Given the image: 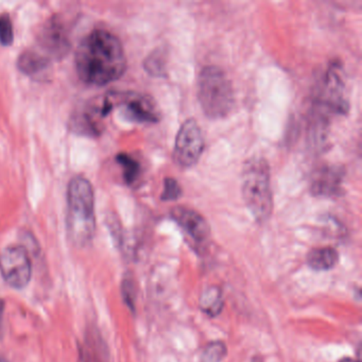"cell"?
<instances>
[{"label": "cell", "instance_id": "cell-5", "mask_svg": "<svg viewBox=\"0 0 362 362\" xmlns=\"http://www.w3.org/2000/svg\"><path fill=\"white\" fill-rule=\"evenodd\" d=\"M202 130L194 119L183 123L175 137L173 160L179 166L189 168L200 160L204 150Z\"/></svg>", "mask_w": 362, "mask_h": 362}, {"label": "cell", "instance_id": "cell-22", "mask_svg": "<svg viewBox=\"0 0 362 362\" xmlns=\"http://www.w3.org/2000/svg\"><path fill=\"white\" fill-rule=\"evenodd\" d=\"M4 313H5V302L0 299V335L3 334Z\"/></svg>", "mask_w": 362, "mask_h": 362}, {"label": "cell", "instance_id": "cell-8", "mask_svg": "<svg viewBox=\"0 0 362 362\" xmlns=\"http://www.w3.org/2000/svg\"><path fill=\"white\" fill-rule=\"evenodd\" d=\"M170 216L192 242L198 244L208 242L211 227L206 219L198 211L188 207L177 206L171 209Z\"/></svg>", "mask_w": 362, "mask_h": 362}, {"label": "cell", "instance_id": "cell-17", "mask_svg": "<svg viewBox=\"0 0 362 362\" xmlns=\"http://www.w3.org/2000/svg\"><path fill=\"white\" fill-rule=\"evenodd\" d=\"M227 345L221 341L211 342L201 354L200 362H221L227 356Z\"/></svg>", "mask_w": 362, "mask_h": 362}, {"label": "cell", "instance_id": "cell-4", "mask_svg": "<svg viewBox=\"0 0 362 362\" xmlns=\"http://www.w3.org/2000/svg\"><path fill=\"white\" fill-rule=\"evenodd\" d=\"M198 98L211 119L225 118L233 110L234 89L225 70L216 65L203 67L198 78Z\"/></svg>", "mask_w": 362, "mask_h": 362}, {"label": "cell", "instance_id": "cell-21", "mask_svg": "<svg viewBox=\"0 0 362 362\" xmlns=\"http://www.w3.org/2000/svg\"><path fill=\"white\" fill-rule=\"evenodd\" d=\"M79 362H101V359L96 347L85 341L79 349Z\"/></svg>", "mask_w": 362, "mask_h": 362}, {"label": "cell", "instance_id": "cell-15", "mask_svg": "<svg viewBox=\"0 0 362 362\" xmlns=\"http://www.w3.org/2000/svg\"><path fill=\"white\" fill-rule=\"evenodd\" d=\"M144 67L148 74L154 77L166 76L167 61L164 50H154L147 58H144Z\"/></svg>", "mask_w": 362, "mask_h": 362}, {"label": "cell", "instance_id": "cell-16", "mask_svg": "<svg viewBox=\"0 0 362 362\" xmlns=\"http://www.w3.org/2000/svg\"><path fill=\"white\" fill-rule=\"evenodd\" d=\"M116 158L118 164L123 167V179L125 183L127 185L135 183L140 175L139 163L127 154H119Z\"/></svg>", "mask_w": 362, "mask_h": 362}, {"label": "cell", "instance_id": "cell-13", "mask_svg": "<svg viewBox=\"0 0 362 362\" xmlns=\"http://www.w3.org/2000/svg\"><path fill=\"white\" fill-rule=\"evenodd\" d=\"M339 254L334 248L313 249L307 255V263L316 271H327L338 263Z\"/></svg>", "mask_w": 362, "mask_h": 362}, {"label": "cell", "instance_id": "cell-10", "mask_svg": "<svg viewBox=\"0 0 362 362\" xmlns=\"http://www.w3.org/2000/svg\"><path fill=\"white\" fill-rule=\"evenodd\" d=\"M39 42L43 49L56 58L64 56L69 48L66 29L56 18H52L43 27L39 35Z\"/></svg>", "mask_w": 362, "mask_h": 362}, {"label": "cell", "instance_id": "cell-11", "mask_svg": "<svg viewBox=\"0 0 362 362\" xmlns=\"http://www.w3.org/2000/svg\"><path fill=\"white\" fill-rule=\"evenodd\" d=\"M344 85L337 65L330 67L324 82L323 101L336 112L344 113L347 102L344 98Z\"/></svg>", "mask_w": 362, "mask_h": 362}, {"label": "cell", "instance_id": "cell-23", "mask_svg": "<svg viewBox=\"0 0 362 362\" xmlns=\"http://www.w3.org/2000/svg\"><path fill=\"white\" fill-rule=\"evenodd\" d=\"M251 362H263V359L261 356H255V357H253V359L251 360Z\"/></svg>", "mask_w": 362, "mask_h": 362}, {"label": "cell", "instance_id": "cell-7", "mask_svg": "<svg viewBox=\"0 0 362 362\" xmlns=\"http://www.w3.org/2000/svg\"><path fill=\"white\" fill-rule=\"evenodd\" d=\"M115 104L123 108V115L136 123H156L160 120L158 108L149 96L137 93H114Z\"/></svg>", "mask_w": 362, "mask_h": 362}, {"label": "cell", "instance_id": "cell-18", "mask_svg": "<svg viewBox=\"0 0 362 362\" xmlns=\"http://www.w3.org/2000/svg\"><path fill=\"white\" fill-rule=\"evenodd\" d=\"M14 32L11 18L8 14L0 15V43L3 45H11L13 43Z\"/></svg>", "mask_w": 362, "mask_h": 362}, {"label": "cell", "instance_id": "cell-12", "mask_svg": "<svg viewBox=\"0 0 362 362\" xmlns=\"http://www.w3.org/2000/svg\"><path fill=\"white\" fill-rule=\"evenodd\" d=\"M49 65V60L35 50H25L18 58V68L28 76L43 74Z\"/></svg>", "mask_w": 362, "mask_h": 362}, {"label": "cell", "instance_id": "cell-25", "mask_svg": "<svg viewBox=\"0 0 362 362\" xmlns=\"http://www.w3.org/2000/svg\"><path fill=\"white\" fill-rule=\"evenodd\" d=\"M0 362H8V360H6L5 358H0Z\"/></svg>", "mask_w": 362, "mask_h": 362}, {"label": "cell", "instance_id": "cell-3", "mask_svg": "<svg viewBox=\"0 0 362 362\" xmlns=\"http://www.w3.org/2000/svg\"><path fill=\"white\" fill-rule=\"evenodd\" d=\"M242 198L255 220L265 223L273 211L270 167L263 158H251L242 171Z\"/></svg>", "mask_w": 362, "mask_h": 362}, {"label": "cell", "instance_id": "cell-9", "mask_svg": "<svg viewBox=\"0 0 362 362\" xmlns=\"http://www.w3.org/2000/svg\"><path fill=\"white\" fill-rule=\"evenodd\" d=\"M344 171L338 166H324L318 169L311 180V192L321 198L337 196L342 192Z\"/></svg>", "mask_w": 362, "mask_h": 362}, {"label": "cell", "instance_id": "cell-2", "mask_svg": "<svg viewBox=\"0 0 362 362\" xmlns=\"http://www.w3.org/2000/svg\"><path fill=\"white\" fill-rule=\"evenodd\" d=\"M95 196L89 180L77 175L67 188V232L77 246L91 244L95 235Z\"/></svg>", "mask_w": 362, "mask_h": 362}, {"label": "cell", "instance_id": "cell-14", "mask_svg": "<svg viewBox=\"0 0 362 362\" xmlns=\"http://www.w3.org/2000/svg\"><path fill=\"white\" fill-rule=\"evenodd\" d=\"M223 306H225V302H223V292L218 287H209L201 294V311L211 317H217L223 311Z\"/></svg>", "mask_w": 362, "mask_h": 362}, {"label": "cell", "instance_id": "cell-1", "mask_svg": "<svg viewBox=\"0 0 362 362\" xmlns=\"http://www.w3.org/2000/svg\"><path fill=\"white\" fill-rule=\"evenodd\" d=\"M75 63L81 80L98 87L120 78L127 69V56L120 39L101 28L94 29L81 39Z\"/></svg>", "mask_w": 362, "mask_h": 362}, {"label": "cell", "instance_id": "cell-24", "mask_svg": "<svg viewBox=\"0 0 362 362\" xmlns=\"http://www.w3.org/2000/svg\"><path fill=\"white\" fill-rule=\"evenodd\" d=\"M339 362H358V361H356V360L353 359V358L347 357V358H343V359H341L340 361H339Z\"/></svg>", "mask_w": 362, "mask_h": 362}, {"label": "cell", "instance_id": "cell-19", "mask_svg": "<svg viewBox=\"0 0 362 362\" xmlns=\"http://www.w3.org/2000/svg\"><path fill=\"white\" fill-rule=\"evenodd\" d=\"M182 190L181 185L177 180L173 177H166L164 181V189L162 192L163 201H175L181 198Z\"/></svg>", "mask_w": 362, "mask_h": 362}, {"label": "cell", "instance_id": "cell-20", "mask_svg": "<svg viewBox=\"0 0 362 362\" xmlns=\"http://www.w3.org/2000/svg\"><path fill=\"white\" fill-rule=\"evenodd\" d=\"M121 292H123V298L127 307L134 311L135 309V287H134L133 280L131 277H125L121 286Z\"/></svg>", "mask_w": 362, "mask_h": 362}, {"label": "cell", "instance_id": "cell-6", "mask_svg": "<svg viewBox=\"0 0 362 362\" xmlns=\"http://www.w3.org/2000/svg\"><path fill=\"white\" fill-rule=\"evenodd\" d=\"M0 273L9 286L22 289L32 277V263L26 248L10 246L0 253Z\"/></svg>", "mask_w": 362, "mask_h": 362}]
</instances>
